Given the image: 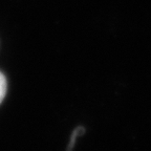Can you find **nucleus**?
<instances>
[{
	"instance_id": "f257e3e1",
	"label": "nucleus",
	"mask_w": 151,
	"mask_h": 151,
	"mask_svg": "<svg viewBox=\"0 0 151 151\" xmlns=\"http://www.w3.org/2000/svg\"><path fill=\"white\" fill-rule=\"evenodd\" d=\"M6 89H7V83L6 79L3 76L2 73H0V104L4 99L5 94H6Z\"/></svg>"
}]
</instances>
